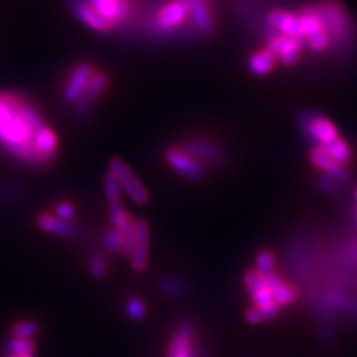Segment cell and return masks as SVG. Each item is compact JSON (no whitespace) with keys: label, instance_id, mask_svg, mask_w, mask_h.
<instances>
[{"label":"cell","instance_id":"cell-1","mask_svg":"<svg viewBox=\"0 0 357 357\" xmlns=\"http://www.w3.org/2000/svg\"><path fill=\"white\" fill-rule=\"evenodd\" d=\"M43 126L42 112L31 96L22 91L0 93V155L39 169L35 140Z\"/></svg>","mask_w":357,"mask_h":357},{"label":"cell","instance_id":"cell-2","mask_svg":"<svg viewBox=\"0 0 357 357\" xmlns=\"http://www.w3.org/2000/svg\"><path fill=\"white\" fill-rule=\"evenodd\" d=\"M312 8L325 24L332 38V50L337 48L338 52H345L351 47L356 38V29L353 20L345 8L337 0H320L312 3Z\"/></svg>","mask_w":357,"mask_h":357},{"label":"cell","instance_id":"cell-3","mask_svg":"<svg viewBox=\"0 0 357 357\" xmlns=\"http://www.w3.org/2000/svg\"><path fill=\"white\" fill-rule=\"evenodd\" d=\"M296 14L305 48L312 54H325L332 50V38L314 8H312V3L301 8Z\"/></svg>","mask_w":357,"mask_h":357},{"label":"cell","instance_id":"cell-4","mask_svg":"<svg viewBox=\"0 0 357 357\" xmlns=\"http://www.w3.org/2000/svg\"><path fill=\"white\" fill-rule=\"evenodd\" d=\"M177 146L194 156L204 167H225L229 162L227 148L211 137L188 136L178 142Z\"/></svg>","mask_w":357,"mask_h":357},{"label":"cell","instance_id":"cell-5","mask_svg":"<svg viewBox=\"0 0 357 357\" xmlns=\"http://www.w3.org/2000/svg\"><path fill=\"white\" fill-rule=\"evenodd\" d=\"M298 128L312 146H323L340 137L338 128L333 122L314 110H301L298 114Z\"/></svg>","mask_w":357,"mask_h":357},{"label":"cell","instance_id":"cell-6","mask_svg":"<svg viewBox=\"0 0 357 357\" xmlns=\"http://www.w3.org/2000/svg\"><path fill=\"white\" fill-rule=\"evenodd\" d=\"M93 6L112 27L126 29L136 15L140 0H84Z\"/></svg>","mask_w":357,"mask_h":357},{"label":"cell","instance_id":"cell-7","mask_svg":"<svg viewBox=\"0 0 357 357\" xmlns=\"http://www.w3.org/2000/svg\"><path fill=\"white\" fill-rule=\"evenodd\" d=\"M96 70V64L86 60L76 63L70 67V70L67 72L61 86V97L66 105L73 106L79 102Z\"/></svg>","mask_w":357,"mask_h":357},{"label":"cell","instance_id":"cell-8","mask_svg":"<svg viewBox=\"0 0 357 357\" xmlns=\"http://www.w3.org/2000/svg\"><path fill=\"white\" fill-rule=\"evenodd\" d=\"M109 85H110L109 73L102 69H97L91 77V81H89L82 98L76 105L72 106L73 118L85 121L91 116L98 103V100L106 94Z\"/></svg>","mask_w":357,"mask_h":357},{"label":"cell","instance_id":"cell-9","mask_svg":"<svg viewBox=\"0 0 357 357\" xmlns=\"http://www.w3.org/2000/svg\"><path fill=\"white\" fill-rule=\"evenodd\" d=\"M244 284L252 295L255 308H258L266 320L275 317L278 312L282 311V307L274 301L271 290L265 282V277L261 273H258L256 270L245 273Z\"/></svg>","mask_w":357,"mask_h":357},{"label":"cell","instance_id":"cell-10","mask_svg":"<svg viewBox=\"0 0 357 357\" xmlns=\"http://www.w3.org/2000/svg\"><path fill=\"white\" fill-rule=\"evenodd\" d=\"M164 160L172 170L189 182H201L206 177V167L177 144L167 146L164 151Z\"/></svg>","mask_w":357,"mask_h":357},{"label":"cell","instance_id":"cell-11","mask_svg":"<svg viewBox=\"0 0 357 357\" xmlns=\"http://www.w3.org/2000/svg\"><path fill=\"white\" fill-rule=\"evenodd\" d=\"M109 173L116 178L119 186L124 189L134 203L140 206L149 203L151 197L148 189L143 186V183L139 181V177L131 172V169L124 161L119 158H112L109 162Z\"/></svg>","mask_w":357,"mask_h":357},{"label":"cell","instance_id":"cell-12","mask_svg":"<svg viewBox=\"0 0 357 357\" xmlns=\"http://www.w3.org/2000/svg\"><path fill=\"white\" fill-rule=\"evenodd\" d=\"M265 48L274 54L277 61L284 66H295L305 50V42L303 39L277 33V35L265 40Z\"/></svg>","mask_w":357,"mask_h":357},{"label":"cell","instance_id":"cell-13","mask_svg":"<svg viewBox=\"0 0 357 357\" xmlns=\"http://www.w3.org/2000/svg\"><path fill=\"white\" fill-rule=\"evenodd\" d=\"M189 13H191V22L198 31V35L203 38L213 36L216 29V14L213 3L210 0H185Z\"/></svg>","mask_w":357,"mask_h":357},{"label":"cell","instance_id":"cell-14","mask_svg":"<svg viewBox=\"0 0 357 357\" xmlns=\"http://www.w3.org/2000/svg\"><path fill=\"white\" fill-rule=\"evenodd\" d=\"M149 237L151 231L146 220L139 219L134 222V245L130 255L131 268L134 271L142 273L149 264Z\"/></svg>","mask_w":357,"mask_h":357},{"label":"cell","instance_id":"cell-15","mask_svg":"<svg viewBox=\"0 0 357 357\" xmlns=\"http://www.w3.org/2000/svg\"><path fill=\"white\" fill-rule=\"evenodd\" d=\"M310 161L311 164L319 169L323 174L332 177L338 183L349 185L351 182V174L347 170V167L335 161L320 146H312L310 151Z\"/></svg>","mask_w":357,"mask_h":357},{"label":"cell","instance_id":"cell-16","mask_svg":"<svg viewBox=\"0 0 357 357\" xmlns=\"http://www.w3.org/2000/svg\"><path fill=\"white\" fill-rule=\"evenodd\" d=\"M265 24L271 31L280 33V35H286L290 38L303 39L296 13H290V10L286 9H273L268 14H265Z\"/></svg>","mask_w":357,"mask_h":357},{"label":"cell","instance_id":"cell-17","mask_svg":"<svg viewBox=\"0 0 357 357\" xmlns=\"http://www.w3.org/2000/svg\"><path fill=\"white\" fill-rule=\"evenodd\" d=\"M67 3H69L72 14L91 30L97 33H110L115 30L110 22H107L93 6H89L84 0H67Z\"/></svg>","mask_w":357,"mask_h":357},{"label":"cell","instance_id":"cell-18","mask_svg":"<svg viewBox=\"0 0 357 357\" xmlns=\"http://www.w3.org/2000/svg\"><path fill=\"white\" fill-rule=\"evenodd\" d=\"M36 223L42 231L61 238H76L77 234H79V231H77V228L73 225V223L64 222L54 213H48V211L40 213L36 219Z\"/></svg>","mask_w":357,"mask_h":357},{"label":"cell","instance_id":"cell-19","mask_svg":"<svg viewBox=\"0 0 357 357\" xmlns=\"http://www.w3.org/2000/svg\"><path fill=\"white\" fill-rule=\"evenodd\" d=\"M265 282L271 290L274 301L282 308L287 307L290 304H294L295 301L298 299V289L292 284L286 283L284 278H282L280 275H277L275 273H273L270 275H265Z\"/></svg>","mask_w":357,"mask_h":357},{"label":"cell","instance_id":"cell-20","mask_svg":"<svg viewBox=\"0 0 357 357\" xmlns=\"http://www.w3.org/2000/svg\"><path fill=\"white\" fill-rule=\"evenodd\" d=\"M277 59L271 51H268L265 47L259 51H256L249 59V72L255 76H265L271 73L275 69Z\"/></svg>","mask_w":357,"mask_h":357},{"label":"cell","instance_id":"cell-21","mask_svg":"<svg viewBox=\"0 0 357 357\" xmlns=\"http://www.w3.org/2000/svg\"><path fill=\"white\" fill-rule=\"evenodd\" d=\"M194 326L192 323L183 321L178 325L176 332L173 333V337L169 342V349H167V356H170L173 353H177L181 350L192 347V340H194Z\"/></svg>","mask_w":357,"mask_h":357},{"label":"cell","instance_id":"cell-22","mask_svg":"<svg viewBox=\"0 0 357 357\" xmlns=\"http://www.w3.org/2000/svg\"><path fill=\"white\" fill-rule=\"evenodd\" d=\"M320 148L325 151L329 156H332L335 161L342 164V165L350 164L353 160V151L350 148V144L341 137H337L335 140L323 144V146H320Z\"/></svg>","mask_w":357,"mask_h":357},{"label":"cell","instance_id":"cell-23","mask_svg":"<svg viewBox=\"0 0 357 357\" xmlns=\"http://www.w3.org/2000/svg\"><path fill=\"white\" fill-rule=\"evenodd\" d=\"M40 332L39 323L35 320H20L14 323L13 328H10V333L15 338H22V340H31L36 338Z\"/></svg>","mask_w":357,"mask_h":357},{"label":"cell","instance_id":"cell-24","mask_svg":"<svg viewBox=\"0 0 357 357\" xmlns=\"http://www.w3.org/2000/svg\"><path fill=\"white\" fill-rule=\"evenodd\" d=\"M24 197V188L10 181H0V203H15Z\"/></svg>","mask_w":357,"mask_h":357},{"label":"cell","instance_id":"cell-25","mask_svg":"<svg viewBox=\"0 0 357 357\" xmlns=\"http://www.w3.org/2000/svg\"><path fill=\"white\" fill-rule=\"evenodd\" d=\"M5 349L9 353V356H24V354L33 356V353L36 350V345L31 340H22V338L13 337L6 341Z\"/></svg>","mask_w":357,"mask_h":357},{"label":"cell","instance_id":"cell-26","mask_svg":"<svg viewBox=\"0 0 357 357\" xmlns=\"http://www.w3.org/2000/svg\"><path fill=\"white\" fill-rule=\"evenodd\" d=\"M255 264H256V271L261 273L264 277L273 274L275 270L274 253L268 249L259 250L255 256Z\"/></svg>","mask_w":357,"mask_h":357},{"label":"cell","instance_id":"cell-27","mask_svg":"<svg viewBox=\"0 0 357 357\" xmlns=\"http://www.w3.org/2000/svg\"><path fill=\"white\" fill-rule=\"evenodd\" d=\"M158 289L164 295H169V296H182L188 294L186 283L174 277L162 278V280L158 283Z\"/></svg>","mask_w":357,"mask_h":357},{"label":"cell","instance_id":"cell-28","mask_svg":"<svg viewBox=\"0 0 357 357\" xmlns=\"http://www.w3.org/2000/svg\"><path fill=\"white\" fill-rule=\"evenodd\" d=\"M103 189H105V195L109 204L121 203V186L116 178L110 173L106 174L103 178Z\"/></svg>","mask_w":357,"mask_h":357},{"label":"cell","instance_id":"cell-29","mask_svg":"<svg viewBox=\"0 0 357 357\" xmlns=\"http://www.w3.org/2000/svg\"><path fill=\"white\" fill-rule=\"evenodd\" d=\"M103 245L109 253H121V245H122L121 231L116 228L107 229L103 237Z\"/></svg>","mask_w":357,"mask_h":357},{"label":"cell","instance_id":"cell-30","mask_svg":"<svg viewBox=\"0 0 357 357\" xmlns=\"http://www.w3.org/2000/svg\"><path fill=\"white\" fill-rule=\"evenodd\" d=\"M126 311L132 320H142L144 319V316H146L148 308L142 299L130 298L126 303Z\"/></svg>","mask_w":357,"mask_h":357},{"label":"cell","instance_id":"cell-31","mask_svg":"<svg viewBox=\"0 0 357 357\" xmlns=\"http://www.w3.org/2000/svg\"><path fill=\"white\" fill-rule=\"evenodd\" d=\"M88 270L94 278H105L107 275V264L102 255H93L88 262Z\"/></svg>","mask_w":357,"mask_h":357},{"label":"cell","instance_id":"cell-32","mask_svg":"<svg viewBox=\"0 0 357 357\" xmlns=\"http://www.w3.org/2000/svg\"><path fill=\"white\" fill-rule=\"evenodd\" d=\"M54 215L57 216L59 219L64 220V222H70L72 223V220H75L76 211H75V207H73V204L70 203V201L60 199L59 203L54 206Z\"/></svg>","mask_w":357,"mask_h":357},{"label":"cell","instance_id":"cell-33","mask_svg":"<svg viewBox=\"0 0 357 357\" xmlns=\"http://www.w3.org/2000/svg\"><path fill=\"white\" fill-rule=\"evenodd\" d=\"M317 185L321 189V191H325L326 194L332 195V197H338L341 194V188L342 185L338 183L337 181H333L332 177L326 176V174H321L317 178Z\"/></svg>","mask_w":357,"mask_h":357},{"label":"cell","instance_id":"cell-34","mask_svg":"<svg viewBox=\"0 0 357 357\" xmlns=\"http://www.w3.org/2000/svg\"><path fill=\"white\" fill-rule=\"evenodd\" d=\"M245 320H248L250 325H259V323L265 321L266 319L258 308L253 307V308L248 310V312H245Z\"/></svg>","mask_w":357,"mask_h":357},{"label":"cell","instance_id":"cell-35","mask_svg":"<svg viewBox=\"0 0 357 357\" xmlns=\"http://www.w3.org/2000/svg\"><path fill=\"white\" fill-rule=\"evenodd\" d=\"M167 357H195V353H194L192 347H189V349L181 350V351H177V353H173V354L167 356Z\"/></svg>","mask_w":357,"mask_h":357},{"label":"cell","instance_id":"cell-36","mask_svg":"<svg viewBox=\"0 0 357 357\" xmlns=\"http://www.w3.org/2000/svg\"><path fill=\"white\" fill-rule=\"evenodd\" d=\"M9 357H33V356H29V354H24V356H9Z\"/></svg>","mask_w":357,"mask_h":357},{"label":"cell","instance_id":"cell-37","mask_svg":"<svg viewBox=\"0 0 357 357\" xmlns=\"http://www.w3.org/2000/svg\"><path fill=\"white\" fill-rule=\"evenodd\" d=\"M354 198H356V201H357V189H356V192H354Z\"/></svg>","mask_w":357,"mask_h":357}]
</instances>
